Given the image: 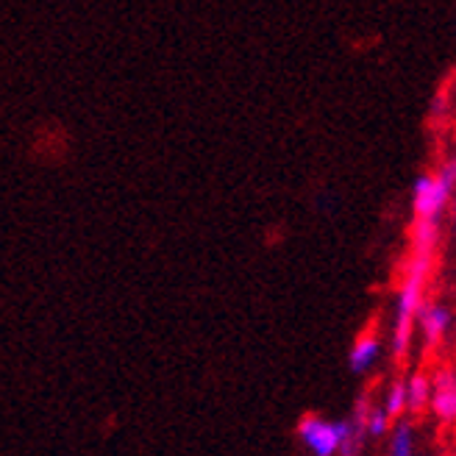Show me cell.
Listing matches in <instances>:
<instances>
[{
    "mask_svg": "<svg viewBox=\"0 0 456 456\" xmlns=\"http://www.w3.org/2000/svg\"><path fill=\"white\" fill-rule=\"evenodd\" d=\"M384 412L393 420L403 418L409 412V390H406V379H393L384 390Z\"/></svg>",
    "mask_w": 456,
    "mask_h": 456,
    "instance_id": "cell-8",
    "label": "cell"
},
{
    "mask_svg": "<svg viewBox=\"0 0 456 456\" xmlns=\"http://www.w3.org/2000/svg\"><path fill=\"white\" fill-rule=\"evenodd\" d=\"M393 435V418L384 412V406H373L368 415V437H390Z\"/></svg>",
    "mask_w": 456,
    "mask_h": 456,
    "instance_id": "cell-10",
    "label": "cell"
},
{
    "mask_svg": "<svg viewBox=\"0 0 456 456\" xmlns=\"http://www.w3.org/2000/svg\"><path fill=\"white\" fill-rule=\"evenodd\" d=\"M346 420H326L321 415H304L298 423V440L312 456H339Z\"/></svg>",
    "mask_w": 456,
    "mask_h": 456,
    "instance_id": "cell-2",
    "label": "cell"
},
{
    "mask_svg": "<svg viewBox=\"0 0 456 456\" xmlns=\"http://www.w3.org/2000/svg\"><path fill=\"white\" fill-rule=\"evenodd\" d=\"M453 190L437 178V173H423L412 184V215L420 220H440L453 200Z\"/></svg>",
    "mask_w": 456,
    "mask_h": 456,
    "instance_id": "cell-3",
    "label": "cell"
},
{
    "mask_svg": "<svg viewBox=\"0 0 456 456\" xmlns=\"http://www.w3.org/2000/svg\"><path fill=\"white\" fill-rule=\"evenodd\" d=\"M453 234H456V200H453Z\"/></svg>",
    "mask_w": 456,
    "mask_h": 456,
    "instance_id": "cell-12",
    "label": "cell"
},
{
    "mask_svg": "<svg viewBox=\"0 0 456 456\" xmlns=\"http://www.w3.org/2000/svg\"><path fill=\"white\" fill-rule=\"evenodd\" d=\"M435 248H409L390 329V354L395 362L406 359L409 348H412V334L418 329V314L426 304V284L431 279V270H435Z\"/></svg>",
    "mask_w": 456,
    "mask_h": 456,
    "instance_id": "cell-1",
    "label": "cell"
},
{
    "mask_svg": "<svg viewBox=\"0 0 456 456\" xmlns=\"http://www.w3.org/2000/svg\"><path fill=\"white\" fill-rule=\"evenodd\" d=\"M453 331H456V321H453Z\"/></svg>",
    "mask_w": 456,
    "mask_h": 456,
    "instance_id": "cell-13",
    "label": "cell"
},
{
    "mask_svg": "<svg viewBox=\"0 0 456 456\" xmlns=\"http://www.w3.org/2000/svg\"><path fill=\"white\" fill-rule=\"evenodd\" d=\"M431 415L443 426L456 423V368L443 364L431 373Z\"/></svg>",
    "mask_w": 456,
    "mask_h": 456,
    "instance_id": "cell-4",
    "label": "cell"
},
{
    "mask_svg": "<svg viewBox=\"0 0 456 456\" xmlns=\"http://www.w3.org/2000/svg\"><path fill=\"white\" fill-rule=\"evenodd\" d=\"M381 337L376 331H362L356 339H354V346L348 351V368L351 373L356 376H364V373H370L376 368V362L381 359Z\"/></svg>",
    "mask_w": 456,
    "mask_h": 456,
    "instance_id": "cell-6",
    "label": "cell"
},
{
    "mask_svg": "<svg viewBox=\"0 0 456 456\" xmlns=\"http://www.w3.org/2000/svg\"><path fill=\"white\" fill-rule=\"evenodd\" d=\"M431 118H445V114L451 111V81L440 86V93L431 98Z\"/></svg>",
    "mask_w": 456,
    "mask_h": 456,
    "instance_id": "cell-11",
    "label": "cell"
},
{
    "mask_svg": "<svg viewBox=\"0 0 456 456\" xmlns=\"http://www.w3.org/2000/svg\"><path fill=\"white\" fill-rule=\"evenodd\" d=\"M387 456H415V431L409 423H398L390 435V451Z\"/></svg>",
    "mask_w": 456,
    "mask_h": 456,
    "instance_id": "cell-9",
    "label": "cell"
},
{
    "mask_svg": "<svg viewBox=\"0 0 456 456\" xmlns=\"http://www.w3.org/2000/svg\"><path fill=\"white\" fill-rule=\"evenodd\" d=\"M453 321H456V317L445 304H437V301H426L423 304V309L418 314V329H420L426 351H437L443 346V339L453 329Z\"/></svg>",
    "mask_w": 456,
    "mask_h": 456,
    "instance_id": "cell-5",
    "label": "cell"
},
{
    "mask_svg": "<svg viewBox=\"0 0 456 456\" xmlns=\"http://www.w3.org/2000/svg\"><path fill=\"white\" fill-rule=\"evenodd\" d=\"M406 390H409V415H420L431 406V376L418 370L406 379Z\"/></svg>",
    "mask_w": 456,
    "mask_h": 456,
    "instance_id": "cell-7",
    "label": "cell"
}]
</instances>
